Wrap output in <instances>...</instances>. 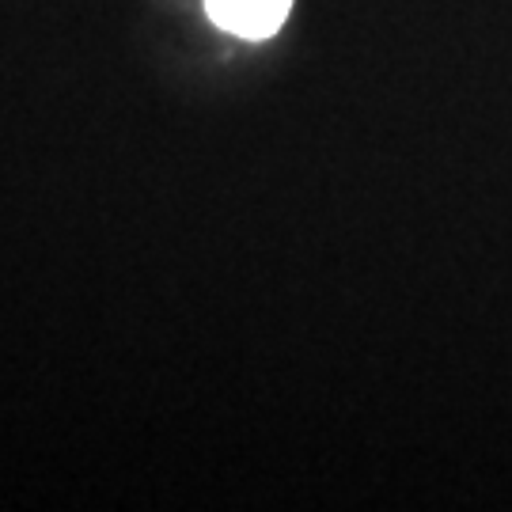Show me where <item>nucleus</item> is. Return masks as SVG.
<instances>
[{"label":"nucleus","instance_id":"obj_1","mask_svg":"<svg viewBox=\"0 0 512 512\" xmlns=\"http://www.w3.org/2000/svg\"><path fill=\"white\" fill-rule=\"evenodd\" d=\"M205 12L220 31L247 42H262L285 27L293 0H205Z\"/></svg>","mask_w":512,"mask_h":512}]
</instances>
